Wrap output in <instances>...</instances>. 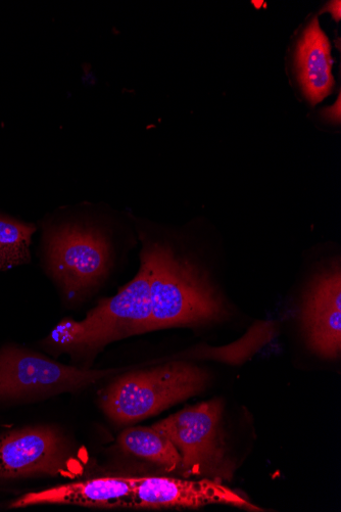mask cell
Masks as SVG:
<instances>
[{"label": "cell", "instance_id": "cell-12", "mask_svg": "<svg viewBox=\"0 0 341 512\" xmlns=\"http://www.w3.org/2000/svg\"><path fill=\"white\" fill-rule=\"evenodd\" d=\"M121 449L133 456L153 462L167 472L181 470V456L168 437L154 427L130 428L118 438Z\"/></svg>", "mask_w": 341, "mask_h": 512}, {"label": "cell", "instance_id": "cell-11", "mask_svg": "<svg viewBox=\"0 0 341 512\" xmlns=\"http://www.w3.org/2000/svg\"><path fill=\"white\" fill-rule=\"evenodd\" d=\"M296 65L304 95L312 105L326 99L333 87L331 46L315 19L299 41Z\"/></svg>", "mask_w": 341, "mask_h": 512}, {"label": "cell", "instance_id": "cell-16", "mask_svg": "<svg viewBox=\"0 0 341 512\" xmlns=\"http://www.w3.org/2000/svg\"><path fill=\"white\" fill-rule=\"evenodd\" d=\"M324 117L332 123L340 122V96L338 97L336 108L335 105H333L331 108L326 109Z\"/></svg>", "mask_w": 341, "mask_h": 512}, {"label": "cell", "instance_id": "cell-15", "mask_svg": "<svg viewBox=\"0 0 341 512\" xmlns=\"http://www.w3.org/2000/svg\"><path fill=\"white\" fill-rule=\"evenodd\" d=\"M29 250L0 249V271L28 262Z\"/></svg>", "mask_w": 341, "mask_h": 512}, {"label": "cell", "instance_id": "cell-8", "mask_svg": "<svg viewBox=\"0 0 341 512\" xmlns=\"http://www.w3.org/2000/svg\"><path fill=\"white\" fill-rule=\"evenodd\" d=\"M301 320L310 349L325 359L341 351L340 261L326 264L314 277L305 295Z\"/></svg>", "mask_w": 341, "mask_h": 512}, {"label": "cell", "instance_id": "cell-9", "mask_svg": "<svg viewBox=\"0 0 341 512\" xmlns=\"http://www.w3.org/2000/svg\"><path fill=\"white\" fill-rule=\"evenodd\" d=\"M128 507L132 508H199L210 504H226L260 510L236 492L216 481L181 480L169 477L132 478Z\"/></svg>", "mask_w": 341, "mask_h": 512}, {"label": "cell", "instance_id": "cell-7", "mask_svg": "<svg viewBox=\"0 0 341 512\" xmlns=\"http://www.w3.org/2000/svg\"><path fill=\"white\" fill-rule=\"evenodd\" d=\"M73 461L64 438L48 427L27 428L0 436V479L69 472Z\"/></svg>", "mask_w": 341, "mask_h": 512}, {"label": "cell", "instance_id": "cell-3", "mask_svg": "<svg viewBox=\"0 0 341 512\" xmlns=\"http://www.w3.org/2000/svg\"><path fill=\"white\" fill-rule=\"evenodd\" d=\"M207 382L202 368L171 362L116 379L103 391L100 403L112 422L129 425L199 394Z\"/></svg>", "mask_w": 341, "mask_h": 512}, {"label": "cell", "instance_id": "cell-10", "mask_svg": "<svg viewBox=\"0 0 341 512\" xmlns=\"http://www.w3.org/2000/svg\"><path fill=\"white\" fill-rule=\"evenodd\" d=\"M132 477H103L61 485L25 494L11 504L21 508L41 504H64L86 507H128Z\"/></svg>", "mask_w": 341, "mask_h": 512}, {"label": "cell", "instance_id": "cell-2", "mask_svg": "<svg viewBox=\"0 0 341 512\" xmlns=\"http://www.w3.org/2000/svg\"><path fill=\"white\" fill-rule=\"evenodd\" d=\"M43 248L48 271L72 300L99 287L113 265L107 230L88 218L70 217L47 224Z\"/></svg>", "mask_w": 341, "mask_h": 512}, {"label": "cell", "instance_id": "cell-13", "mask_svg": "<svg viewBox=\"0 0 341 512\" xmlns=\"http://www.w3.org/2000/svg\"><path fill=\"white\" fill-rule=\"evenodd\" d=\"M47 342L51 347L67 352L89 350L87 331L82 321L68 318L57 325Z\"/></svg>", "mask_w": 341, "mask_h": 512}, {"label": "cell", "instance_id": "cell-1", "mask_svg": "<svg viewBox=\"0 0 341 512\" xmlns=\"http://www.w3.org/2000/svg\"><path fill=\"white\" fill-rule=\"evenodd\" d=\"M140 258L151 272L149 332L202 327L227 315L205 269L177 243L145 237Z\"/></svg>", "mask_w": 341, "mask_h": 512}, {"label": "cell", "instance_id": "cell-6", "mask_svg": "<svg viewBox=\"0 0 341 512\" xmlns=\"http://www.w3.org/2000/svg\"><path fill=\"white\" fill-rule=\"evenodd\" d=\"M152 315L151 272L140 258V268L115 296L102 300L81 320L89 350L97 351L121 339L149 333Z\"/></svg>", "mask_w": 341, "mask_h": 512}, {"label": "cell", "instance_id": "cell-14", "mask_svg": "<svg viewBox=\"0 0 341 512\" xmlns=\"http://www.w3.org/2000/svg\"><path fill=\"white\" fill-rule=\"evenodd\" d=\"M35 227L0 216V249L29 250Z\"/></svg>", "mask_w": 341, "mask_h": 512}, {"label": "cell", "instance_id": "cell-4", "mask_svg": "<svg viewBox=\"0 0 341 512\" xmlns=\"http://www.w3.org/2000/svg\"><path fill=\"white\" fill-rule=\"evenodd\" d=\"M223 404L220 400L187 407L153 427L175 445L185 477H230L231 468L221 435Z\"/></svg>", "mask_w": 341, "mask_h": 512}, {"label": "cell", "instance_id": "cell-5", "mask_svg": "<svg viewBox=\"0 0 341 512\" xmlns=\"http://www.w3.org/2000/svg\"><path fill=\"white\" fill-rule=\"evenodd\" d=\"M108 375L109 371L66 365L23 349L0 351V398L76 392Z\"/></svg>", "mask_w": 341, "mask_h": 512}]
</instances>
